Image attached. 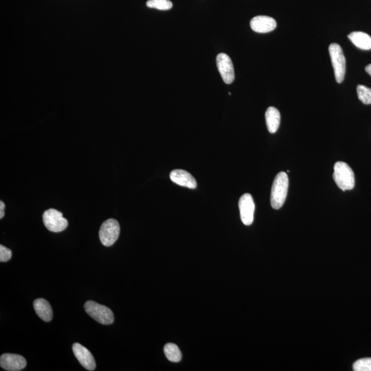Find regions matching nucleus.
<instances>
[{
  "mask_svg": "<svg viewBox=\"0 0 371 371\" xmlns=\"http://www.w3.org/2000/svg\"><path fill=\"white\" fill-rule=\"evenodd\" d=\"M288 176L284 172H280L276 176L272 184L270 198L272 208L278 210L284 206L288 195Z\"/></svg>",
  "mask_w": 371,
  "mask_h": 371,
  "instance_id": "nucleus-1",
  "label": "nucleus"
},
{
  "mask_svg": "<svg viewBox=\"0 0 371 371\" xmlns=\"http://www.w3.org/2000/svg\"><path fill=\"white\" fill-rule=\"evenodd\" d=\"M333 179L340 189L352 190L355 186V175L351 168L343 162H338L334 165Z\"/></svg>",
  "mask_w": 371,
  "mask_h": 371,
  "instance_id": "nucleus-2",
  "label": "nucleus"
},
{
  "mask_svg": "<svg viewBox=\"0 0 371 371\" xmlns=\"http://www.w3.org/2000/svg\"><path fill=\"white\" fill-rule=\"evenodd\" d=\"M85 310L90 316L102 325H112L114 322L112 311L108 307L94 301H89L85 303Z\"/></svg>",
  "mask_w": 371,
  "mask_h": 371,
  "instance_id": "nucleus-3",
  "label": "nucleus"
},
{
  "mask_svg": "<svg viewBox=\"0 0 371 371\" xmlns=\"http://www.w3.org/2000/svg\"><path fill=\"white\" fill-rule=\"evenodd\" d=\"M330 56L333 65L336 81L341 83L344 81L346 73V59L341 46L331 44L329 47Z\"/></svg>",
  "mask_w": 371,
  "mask_h": 371,
  "instance_id": "nucleus-4",
  "label": "nucleus"
},
{
  "mask_svg": "<svg viewBox=\"0 0 371 371\" xmlns=\"http://www.w3.org/2000/svg\"><path fill=\"white\" fill-rule=\"evenodd\" d=\"M43 222L49 231L60 233L66 229L68 221L63 217L62 213L55 209H48L43 214Z\"/></svg>",
  "mask_w": 371,
  "mask_h": 371,
  "instance_id": "nucleus-5",
  "label": "nucleus"
},
{
  "mask_svg": "<svg viewBox=\"0 0 371 371\" xmlns=\"http://www.w3.org/2000/svg\"><path fill=\"white\" fill-rule=\"evenodd\" d=\"M120 227L118 221L114 219H109L100 226L99 238L102 245L110 247L114 245L118 239Z\"/></svg>",
  "mask_w": 371,
  "mask_h": 371,
  "instance_id": "nucleus-6",
  "label": "nucleus"
},
{
  "mask_svg": "<svg viewBox=\"0 0 371 371\" xmlns=\"http://www.w3.org/2000/svg\"><path fill=\"white\" fill-rule=\"evenodd\" d=\"M217 66L225 83L231 84L235 81V69L228 55L220 53L217 57Z\"/></svg>",
  "mask_w": 371,
  "mask_h": 371,
  "instance_id": "nucleus-7",
  "label": "nucleus"
},
{
  "mask_svg": "<svg viewBox=\"0 0 371 371\" xmlns=\"http://www.w3.org/2000/svg\"><path fill=\"white\" fill-rule=\"evenodd\" d=\"M239 207L242 222L245 225H251L254 221L255 205L251 194L245 193L241 197Z\"/></svg>",
  "mask_w": 371,
  "mask_h": 371,
  "instance_id": "nucleus-8",
  "label": "nucleus"
},
{
  "mask_svg": "<svg viewBox=\"0 0 371 371\" xmlns=\"http://www.w3.org/2000/svg\"><path fill=\"white\" fill-rule=\"evenodd\" d=\"M26 364V359L20 355L5 354L0 358V365L6 370H22L25 368Z\"/></svg>",
  "mask_w": 371,
  "mask_h": 371,
  "instance_id": "nucleus-9",
  "label": "nucleus"
},
{
  "mask_svg": "<svg viewBox=\"0 0 371 371\" xmlns=\"http://www.w3.org/2000/svg\"><path fill=\"white\" fill-rule=\"evenodd\" d=\"M73 350L76 358L84 368L88 370H95L96 366L95 360L93 355L87 348L79 343H75L73 344Z\"/></svg>",
  "mask_w": 371,
  "mask_h": 371,
  "instance_id": "nucleus-10",
  "label": "nucleus"
},
{
  "mask_svg": "<svg viewBox=\"0 0 371 371\" xmlns=\"http://www.w3.org/2000/svg\"><path fill=\"white\" fill-rule=\"evenodd\" d=\"M251 27L255 32L259 33H267L276 28V22L268 16H257L251 20Z\"/></svg>",
  "mask_w": 371,
  "mask_h": 371,
  "instance_id": "nucleus-11",
  "label": "nucleus"
},
{
  "mask_svg": "<svg viewBox=\"0 0 371 371\" xmlns=\"http://www.w3.org/2000/svg\"><path fill=\"white\" fill-rule=\"evenodd\" d=\"M171 181L184 187L195 189L197 187L196 180L188 172L182 169L173 170L170 174Z\"/></svg>",
  "mask_w": 371,
  "mask_h": 371,
  "instance_id": "nucleus-12",
  "label": "nucleus"
},
{
  "mask_svg": "<svg viewBox=\"0 0 371 371\" xmlns=\"http://www.w3.org/2000/svg\"><path fill=\"white\" fill-rule=\"evenodd\" d=\"M34 311L38 316L45 322L52 321L53 312L52 307L48 301L44 298H38L34 301Z\"/></svg>",
  "mask_w": 371,
  "mask_h": 371,
  "instance_id": "nucleus-13",
  "label": "nucleus"
},
{
  "mask_svg": "<svg viewBox=\"0 0 371 371\" xmlns=\"http://www.w3.org/2000/svg\"><path fill=\"white\" fill-rule=\"evenodd\" d=\"M266 121L270 133L274 134L277 132L280 122L279 111L274 107H270L266 112Z\"/></svg>",
  "mask_w": 371,
  "mask_h": 371,
  "instance_id": "nucleus-14",
  "label": "nucleus"
},
{
  "mask_svg": "<svg viewBox=\"0 0 371 371\" xmlns=\"http://www.w3.org/2000/svg\"><path fill=\"white\" fill-rule=\"evenodd\" d=\"M348 39L357 47L364 50H371V37L363 32H352Z\"/></svg>",
  "mask_w": 371,
  "mask_h": 371,
  "instance_id": "nucleus-15",
  "label": "nucleus"
},
{
  "mask_svg": "<svg viewBox=\"0 0 371 371\" xmlns=\"http://www.w3.org/2000/svg\"><path fill=\"white\" fill-rule=\"evenodd\" d=\"M164 351L168 360L171 362H178L181 360L182 354L176 344L173 343L166 344Z\"/></svg>",
  "mask_w": 371,
  "mask_h": 371,
  "instance_id": "nucleus-16",
  "label": "nucleus"
},
{
  "mask_svg": "<svg viewBox=\"0 0 371 371\" xmlns=\"http://www.w3.org/2000/svg\"><path fill=\"white\" fill-rule=\"evenodd\" d=\"M147 6L151 9L168 11L173 7V3L170 0H149L147 2Z\"/></svg>",
  "mask_w": 371,
  "mask_h": 371,
  "instance_id": "nucleus-17",
  "label": "nucleus"
},
{
  "mask_svg": "<svg viewBox=\"0 0 371 371\" xmlns=\"http://www.w3.org/2000/svg\"><path fill=\"white\" fill-rule=\"evenodd\" d=\"M357 93L359 99L365 104H371V89L362 85L357 87Z\"/></svg>",
  "mask_w": 371,
  "mask_h": 371,
  "instance_id": "nucleus-18",
  "label": "nucleus"
},
{
  "mask_svg": "<svg viewBox=\"0 0 371 371\" xmlns=\"http://www.w3.org/2000/svg\"><path fill=\"white\" fill-rule=\"evenodd\" d=\"M355 371H371V358L360 359L354 364Z\"/></svg>",
  "mask_w": 371,
  "mask_h": 371,
  "instance_id": "nucleus-19",
  "label": "nucleus"
},
{
  "mask_svg": "<svg viewBox=\"0 0 371 371\" xmlns=\"http://www.w3.org/2000/svg\"><path fill=\"white\" fill-rule=\"evenodd\" d=\"M12 255L13 254H12L11 250L7 249L3 245H0V261H9L11 259Z\"/></svg>",
  "mask_w": 371,
  "mask_h": 371,
  "instance_id": "nucleus-20",
  "label": "nucleus"
},
{
  "mask_svg": "<svg viewBox=\"0 0 371 371\" xmlns=\"http://www.w3.org/2000/svg\"><path fill=\"white\" fill-rule=\"evenodd\" d=\"M5 204L3 201H0V219L5 217Z\"/></svg>",
  "mask_w": 371,
  "mask_h": 371,
  "instance_id": "nucleus-21",
  "label": "nucleus"
},
{
  "mask_svg": "<svg viewBox=\"0 0 371 371\" xmlns=\"http://www.w3.org/2000/svg\"><path fill=\"white\" fill-rule=\"evenodd\" d=\"M365 69H366V73H368L369 75L371 76V63L370 64L367 65Z\"/></svg>",
  "mask_w": 371,
  "mask_h": 371,
  "instance_id": "nucleus-22",
  "label": "nucleus"
}]
</instances>
